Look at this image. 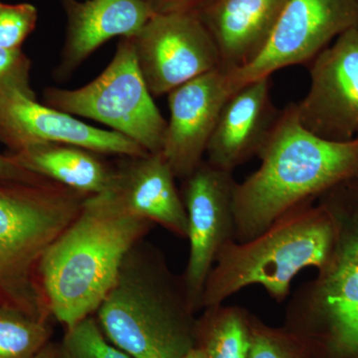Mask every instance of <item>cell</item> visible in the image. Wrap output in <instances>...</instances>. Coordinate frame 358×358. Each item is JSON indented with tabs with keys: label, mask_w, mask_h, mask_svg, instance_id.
Returning <instances> with one entry per match:
<instances>
[{
	"label": "cell",
	"mask_w": 358,
	"mask_h": 358,
	"mask_svg": "<svg viewBox=\"0 0 358 358\" xmlns=\"http://www.w3.org/2000/svg\"><path fill=\"white\" fill-rule=\"evenodd\" d=\"M260 166L237 182L235 240L249 241L287 212L315 201L331 187L358 176V138L336 143L303 128L296 103L280 113L258 155Z\"/></svg>",
	"instance_id": "6da1fadb"
},
{
	"label": "cell",
	"mask_w": 358,
	"mask_h": 358,
	"mask_svg": "<svg viewBox=\"0 0 358 358\" xmlns=\"http://www.w3.org/2000/svg\"><path fill=\"white\" fill-rule=\"evenodd\" d=\"M155 226L124 213L106 192L87 197L40 261V289L51 319L69 329L95 315L129 252Z\"/></svg>",
	"instance_id": "7a4b0ae2"
},
{
	"label": "cell",
	"mask_w": 358,
	"mask_h": 358,
	"mask_svg": "<svg viewBox=\"0 0 358 358\" xmlns=\"http://www.w3.org/2000/svg\"><path fill=\"white\" fill-rule=\"evenodd\" d=\"M94 317L106 338L131 358H185L194 350L197 317L183 275L145 239L129 252Z\"/></svg>",
	"instance_id": "3957f363"
},
{
	"label": "cell",
	"mask_w": 358,
	"mask_h": 358,
	"mask_svg": "<svg viewBox=\"0 0 358 358\" xmlns=\"http://www.w3.org/2000/svg\"><path fill=\"white\" fill-rule=\"evenodd\" d=\"M333 219L331 255L289 299L284 327L313 358H358V178L317 199Z\"/></svg>",
	"instance_id": "277c9868"
},
{
	"label": "cell",
	"mask_w": 358,
	"mask_h": 358,
	"mask_svg": "<svg viewBox=\"0 0 358 358\" xmlns=\"http://www.w3.org/2000/svg\"><path fill=\"white\" fill-rule=\"evenodd\" d=\"M333 219L324 206L306 202L275 220L249 241L223 245L205 282L202 310L220 305L238 292L259 285L282 303L303 268L320 270L331 255Z\"/></svg>",
	"instance_id": "5b68a950"
},
{
	"label": "cell",
	"mask_w": 358,
	"mask_h": 358,
	"mask_svg": "<svg viewBox=\"0 0 358 358\" xmlns=\"http://www.w3.org/2000/svg\"><path fill=\"white\" fill-rule=\"evenodd\" d=\"M88 196L54 181L0 180V303L51 320L40 289V261Z\"/></svg>",
	"instance_id": "8992f818"
},
{
	"label": "cell",
	"mask_w": 358,
	"mask_h": 358,
	"mask_svg": "<svg viewBox=\"0 0 358 358\" xmlns=\"http://www.w3.org/2000/svg\"><path fill=\"white\" fill-rule=\"evenodd\" d=\"M43 103L109 127L150 154L164 147L167 122L155 103L136 61L134 42L121 38L110 64L81 88H46Z\"/></svg>",
	"instance_id": "52a82bcc"
},
{
	"label": "cell",
	"mask_w": 358,
	"mask_h": 358,
	"mask_svg": "<svg viewBox=\"0 0 358 358\" xmlns=\"http://www.w3.org/2000/svg\"><path fill=\"white\" fill-rule=\"evenodd\" d=\"M131 38L154 98L221 68L215 42L196 13L155 14Z\"/></svg>",
	"instance_id": "ba28073f"
},
{
	"label": "cell",
	"mask_w": 358,
	"mask_h": 358,
	"mask_svg": "<svg viewBox=\"0 0 358 358\" xmlns=\"http://www.w3.org/2000/svg\"><path fill=\"white\" fill-rule=\"evenodd\" d=\"M352 29H358V0H289L258 58L227 72L231 86L236 91L282 68L310 62Z\"/></svg>",
	"instance_id": "9c48e42d"
},
{
	"label": "cell",
	"mask_w": 358,
	"mask_h": 358,
	"mask_svg": "<svg viewBox=\"0 0 358 358\" xmlns=\"http://www.w3.org/2000/svg\"><path fill=\"white\" fill-rule=\"evenodd\" d=\"M233 173L200 164L182 179L180 194L187 214L189 254L183 274L193 312L202 310L205 282L224 244L235 240Z\"/></svg>",
	"instance_id": "30bf717a"
},
{
	"label": "cell",
	"mask_w": 358,
	"mask_h": 358,
	"mask_svg": "<svg viewBox=\"0 0 358 358\" xmlns=\"http://www.w3.org/2000/svg\"><path fill=\"white\" fill-rule=\"evenodd\" d=\"M307 96L296 103L303 128L324 140L358 138V29L348 30L313 59Z\"/></svg>",
	"instance_id": "8fae6325"
},
{
	"label": "cell",
	"mask_w": 358,
	"mask_h": 358,
	"mask_svg": "<svg viewBox=\"0 0 358 358\" xmlns=\"http://www.w3.org/2000/svg\"><path fill=\"white\" fill-rule=\"evenodd\" d=\"M0 143L8 152L43 143H66L119 157L148 154L121 134L90 126L20 93L0 95Z\"/></svg>",
	"instance_id": "7c38bea8"
},
{
	"label": "cell",
	"mask_w": 358,
	"mask_h": 358,
	"mask_svg": "<svg viewBox=\"0 0 358 358\" xmlns=\"http://www.w3.org/2000/svg\"><path fill=\"white\" fill-rule=\"evenodd\" d=\"M233 92L228 73L218 69L167 95L169 120L162 152L176 178H188L203 162L219 115Z\"/></svg>",
	"instance_id": "4fadbf2b"
},
{
	"label": "cell",
	"mask_w": 358,
	"mask_h": 358,
	"mask_svg": "<svg viewBox=\"0 0 358 358\" xmlns=\"http://www.w3.org/2000/svg\"><path fill=\"white\" fill-rule=\"evenodd\" d=\"M176 178L162 152L122 157L115 164L114 179L106 192L124 213L186 239L187 214Z\"/></svg>",
	"instance_id": "5bb4252c"
},
{
	"label": "cell",
	"mask_w": 358,
	"mask_h": 358,
	"mask_svg": "<svg viewBox=\"0 0 358 358\" xmlns=\"http://www.w3.org/2000/svg\"><path fill=\"white\" fill-rule=\"evenodd\" d=\"M271 90V77H264L233 92L207 145L205 155L209 164L233 173L258 157L281 113L275 109Z\"/></svg>",
	"instance_id": "9a60e30c"
},
{
	"label": "cell",
	"mask_w": 358,
	"mask_h": 358,
	"mask_svg": "<svg viewBox=\"0 0 358 358\" xmlns=\"http://www.w3.org/2000/svg\"><path fill=\"white\" fill-rule=\"evenodd\" d=\"M67 27L60 61L54 70L59 81L72 76L102 45L115 37L136 36L155 15L143 0H61Z\"/></svg>",
	"instance_id": "2e32d148"
},
{
	"label": "cell",
	"mask_w": 358,
	"mask_h": 358,
	"mask_svg": "<svg viewBox=\"0 0 358 358\" xmlns=\"http://www.w3.org/2000/svg\"><path fill=\"white\" fill-rule=\"evenodd\" d=\"M289 0H210L196 13L210 33L224 72L242 69L262 53Z\"/></svg>",
	"instance_id": "e0dca14e"
},
{
	"label": "cell",
	"mask_w": 358,
	"mask_h": 358,
	"mask_svg": "<svg viewBox=\"0 0 358 358\" xmlns=\"http://www.w3.org/2000/svg\"><path fill=\"white\" fill-rule=\"evenodd\" d=\"M26 171L86 195L105 192L112 185L115 166L103 155L66 143H43L6 152Z\"/></svg>",
	"instance_id": "ac0fdd59"
},
{
	"label": "cell",
	"mask_w": 358,
	"mask_h": 358,
	"mask_svg": "<svg viewBox=\"0 0 358 358\" xmlns=\"http://www.w3.org/2000/svg\"><path fill=\"white\" fill-rule=\"evenodd\" d=\"M197 317L194 348L203 358H248L251 313L239 306H211Z\"/></svg>",
	"instance_id": "d6986e66"
},
{
	"label": "cell",
	"mask_w": 358,
	"mask_h": 358,
	"mask_svg": "<svg viewBox=\"0 0 358 358\" xmlns=\"http://www.w3.org/2000/svg\"><path fill=\"white\" fill-rule=\"evenodd\" d=\"M50 320L0 303V358H35L51 343Z\"/></svg>",
	"instance_id": "ffe728a7"
},
{
	"label": "cell",
	"mask_w": 358,
	"mask_h": 358,
	"mask_svg": "<svg viewBox=\"0 0 358 358\" xmlns=\"http://www.w3.org/2000/svg\"><path fill=\"white\" fill-rule=\"evenodd\" d=\"M57 345V358H131L103 336L94 315L65 329Z\"/></svg>",
	"instance_id": "44dd1931"
},
{
	"label": "cell",
	"mask_w": 358,
	"mask_h": 358,
	"mask_svg": "<svg viewBox=\"0 0 358 358\" xmlns=\"http://www.w3.org/2000/svg\"><path fill=\"white\" fill-rule=\"evenodd\" d=\"M248 358H313L305 343L282 327L266 324L251 313V348Z\"/></svg>",
	"instance_id": "7402d4cb"
},
{
	"label": "cell",
	"mask_w": 358,
	"mask_h": 358,
	"mask_svg": "<svg viewBox=\"0 0 358 358\" xmlns=\"http://www.w3.org/2000/svg\"><path fill=\"white\" fill-rule=\"evenodd\" d=\"M38 22V10L31 3H6L0 1V48L22 49V45L34 31Z\"/></svg>",
	"instance_id": "603a6c76"
},
{
	"label": "cell",
	"mask_w": 358,
	"mask_h": 358,
	"mask_svg": "<svg viewBox=\"0 0 358 358\" xmlns=\"http://www.w3.org/2000/svg\"><path fill=\"white\" fill-rule=\"evenodd\" d=\"M32 63L22 49L0 48V95L20 93L36 99L31 86Z\"/></svg>",
	"instance_id": "cb8c5ba5"
},
{
	"label": "cell",
	"mask_w": 358,
	"mask_h": 358,
	"mask_svg": "<svg viewBox=\"0 0 358 358\" xmlns=\"http://www.w3.org/2000/svg\"><path fill=\"white\" fill-rule=\"evenodd\" d=\"M0 180L17 181V182L42 183L48 179L26 171L7 154L0 152Z\"/></svg>",
	"instance_id": "d4e9b609"
},
{
	"label": "cell",
	"mask_w": 358,
	"mask_h": 358,
	"mask_svg": "<svg viewBox=\"0 0 358 358\" xmlns=\"http://www.w3.org/2000/svg\"><path fill=\"white\" fill-rule=\"evenodd\" d=\"M155 14L199 13L210 0H143Z\"/></svg>",
	"instance_id": "484cf974"
},
{
	"label": "cell",
	"mask_w": 358,
	"mask_h": 358,
	"mask_svg": "<svg viewBox=\"0 0 358 358\" xmlns=\"http://www.w3.org/2000/svg\"><path fill=\"white\" fill-rule=\"evenodd\" d=\"M35 358H57V345L51 341Z\"/></svg>",
	"instance_id": "4316f807"
},
{
	"label": "cell",
	"mask_w": 358,
	"mask_h": 358,
	"mask_svg": "<svg viewBox=\"0 0 358 358\" xmlns=\"http://www.w3.org/2000/svg\"><path fill=\"white\" fill-rule=\"evenodd\" d=\"M185 358H203V357H202L201 353H200L199 350L194 348V350H192V352L188 353Z\"/></svg>",
	"instance_id": "83f0119b"
},
{
	"label": "cell",
	"mask_w": 358,
	"mask_h": 358,
	"mask_svg": "<svg viewBox=\"0 0 358 358\" xmlns=\"http://www.w3.org/2000/svg\"><path fill=\"white\" fill-rule=\"evenodd\" d=\"M357 178H358V176H357Z\"/></svg>",
	"instance_id": "f1b7e54d"
}]
</instances>
